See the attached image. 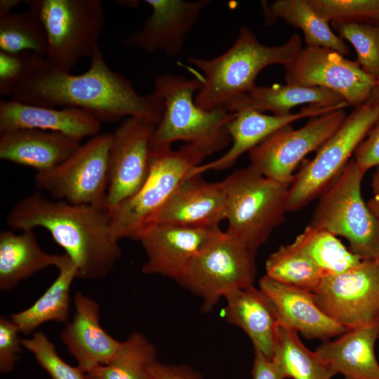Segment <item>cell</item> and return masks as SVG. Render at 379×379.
<instances>
[{
  "label": "cell",
  "mask_w": 379,
  "mask_h": 379,
  "mask_svg": "<svg viewBox=\"0 0 379 379\" xmlns=\"http://www.w3.org/2000/svg\"><path fill=\"white\" fill-rule=\"evenodd\" d=\"M25 72L11 91L13 100L41 107L79 108L100 123L133 117L157 125L164 115V99L154 91L140 95L128 79L109 67L100 49L81 74L59 71L32 52L25 51Z\"/></svg>",
  "instance_id": "obj_1"
},
{
  "label": "cell",
  "mask_w": 379,
  "mask_h": 379,
  "mask_svg": "<svg viewBox=\"0 0 379 379\" xmlns=\"http://www.w3.org/2000/svg\"><path fill=\"white\" fill-rule=\"evenodd\" d=\"M7 223L14 230H48L76 265L78 279L107 276L121 256L103 207L51 200L38 190L13 206Z\"/></svg>",
  "instance_id": "obj_2"
},
{
  "label": "cell",
  "mask_w": 379,
  "mask_h": 379,
  "mask_svg": "<svg viewBox=\"0 0 379 379\" xmlns=\"http://www.w3.org/2000/svg\"><path fill=\"white\" fill-rule=\"evenodd\" d=\"M301 48L298 33L281 46H266L253 31L241 27L232 46L220 55L187 59L203 74V85L194 98L196 105L207 112L225 109L230 101L256 86V77L263 68L274 64L287 65Z\"/></svg>",
  "instance_id": "obj_3"
},
{
  "label": "cell",
  "mask_w": 379,
  "mask_h": 379,
  "mask_svg": "<svg viewBox=\"0 0 379 379\" xmlns=\"http://www.w3.org/2000/svg\"><path fill=\"white\" fill-rule=\"evenodd\" d=\"M202 85L201 77L166 73L154 78V91L164 99L165 110L151 138V147L182 140L209 156L232 142L227 125L234 112L225 109L207 112L197 107L193 95Z\"/></svg>",
  "instance_id": "obj_4"
},
{
  "label": "cell",
  "mask_w": 379,
  "mask_h": 379,
  "mask_svg": "<svg viewBox=\"0 0 379 379\" xmlns=\"http://www.w3.org/2000/svg\"><path fill=\"white\" fill-rule=\"evenodd\" d=\"M208 155L186 144L178 150L171 145L151 147L149 173L140 190L108 211L112 232L116 239L133 240L157 222L161 210L180 184Z\"/></svg>",
  "instance_id": "obj_5"
},
{
  "label": "cell",
  "mask_w": 379,
  "mask_h": 379,
  "mask_svg": "<svg viewBox=\"0 0 379 379\" xmlns=\"http://www.w3.org/2000/svg\"><path fill=\"white\" fill-rule=\"evenodd\" d=\"M222 182L227 231L255 255L285 220L290 185L263 175L251 165L233 171Z\"/></svg>",
  "instance_id": "obj_6"
},
{
  "label": "cell",
  "mask_w": 379,
  "mask_h": 379,
  "mask_svg": "<svg viewBox=\"0 0 379 379\" xmlns=\"http://www.w3.org/2000/svg\"><path fill=\"white\" fill-rule=\"evenodd\" d=\"M29 11L42 22L48 38L47 62L70 72L83 58L90 59L100 49L105 24L100 0H24Z\"/></svg>",
  "instance_id": "obj_7"
},
{
  "label": "cell",
  "mask_w": 379,
  "mask_h": 379,
  "mask_svg": "<svg viewBox=\"0 0 379 379\" xmlns=\"http://www.w3.org/2000/svg\"><path fill=\"white\" fill-rule=\"evenodd\" d=\"M379 119V86L354 107L338 129L294 175L288 196V211H298L319 197L339 177L350 156Z\"/></svg>",
  "instance_id": "obj_8"
},
{
  "label": "cell",
  "mask_w": 379,
  "mask_h": 379,
  "mask_svg": "<svg viewBox=\"0 0 379 379\" xmlns=\"http://www.w3.org/2000/svg\"><path fill=\"white\" fill-rule=\"evenodd\" d=\"M364 173L350 159L336 180L319 197L310 225L345 237L361 260L379 254V219L364 201Z\"/></svg>",
  "instance_id": "obj_9"
},
{
  "label": "cell",
  "mask_w": 379,
  "mask_h": 379,
  "mask_svg": "<svg viewBox=\"0 0 379 379\" xmlns=\"http://www.w3.org/2000/svg\"><path fill=\"white\" fill-rule=\"evenodd\" d=\"M256 274L255 255L237 237L218 227L178 283L201 298V310L207 313L221 298L253 285Z\"/></svg>",
  "instance_id": "obj_10"
},
{
  "label": "cell",
  "mask_w": 379,
  "mask_h": 379,
  "mask_svg": "<svg viewBox=\"0 0 379 379\" xmlns=\"http://www.w3.org/2000/svg\"><path fill=\"white\" fill-rule=\"evenodd\" d=\"M112 133H99L51 171L36 173L39 191L73 204L105 207L108 187V152Z\"/></svg>",
  "instance_id": "obj_11"
},
{
  "label": "cell",
  "mask_w": 379,
  "mask_h": 379,
  "mask_svg": "<svg viewBox=\"0 0 379 379\" xmlns=\"http://www.w3.org/2000/svg\"><path fill=\"white\" fill-rule=\"evenodd\" d=\"M346 116L338 109L312 117L296 130L291 124L281 128L248 152L250 165L263 175L291 185L296 166L338 129Z\"/></svg>",
  "instance_id": "obj_12"
},
{
  "label": "cell",
  "mask_w": 379,
  "mask_h": 379,
  "mask_svg": "<svg viewBox=\"0 0 379 379\" xmlns=\"http://www.w3.org/2000/svg\"><path fill=\"white\" fill-rule=\"evenodd\" d=\"M314 300L327 316L347 330L379 321V264L375 259L345 272L325 275Z\"/></svg>",
  "instance_id": "obj_13"
},
{
  "label": "cell",
  "mask_w": 379,
  "mask_h": 379,
  "mask_svg": "<svg viewBox=\"0 0 379 379\" xmlns=\"http://www.w3.org/2000/svg\"><path fill=\"white\" fill-rule=\"evenodd\" d=\"M284 67L287 84L330 89L354 107L364 102L379 86V81L366 73L357 61L328 48H302Z\"/></svg>",
  "instance_id": "obj_14"
},
{
  "label": "cell",
  "mask_w": 379,
  "mask_h": 379,
  "mask_svg": "<svg viewBox=\"0 0 379 379\" xmlns=\"http://www.w3.org/2000/svg\"><path fill=\"white\" fill-rule=\"evenodd\" d=\"M156 126L128 117L112 133L105 203L107 211L135 195L146 181L150 168V140Z\"/></svg>",
  "instance_id": "obj_15"
},
{
  "label": "cell",
  "mask_w": 379,
  "mask_h": 379,
  "mask_svg": "<svg viewBox=\"0 0 379 379\" xmlns=\"http://www.w3.org/2000/svg\"><path fill=\"white\" fill-rule=\"evenodd\" d=\"M218 227L200 228L161 222L152 225L138 239L147 255L142 272L179 282L191 261Z\"/></svg>",
  "instance_id": "obj_16"
},
{
  "label": "cell",
  "mask_w": 379,
  "mask_h": 379,
  "mask_svg": "<svg viewBox=\"0 0 379 379\" xmlns=\"http://www.w3.org/2000/svg\"><path fill=\"white\" fill-rule=\"evenodd\" d=\"M152 13L142 28L123 43L147 53L161 51L169 57L182 51L187 34L211 0H145Z\"/></svg>",
  "instance_id": "obj_17"
},
{
  "label": "cell",
  "mask_w": 379,
  "mask_h": 379,
  "mask_svg": "<svg viewBox=\"0 0 379 379\" xmlns=\"http://www.w3.org/2000/svg\"><path fill=\"white\" fill-rule=\"evenodd\" d=\"M75 312L60 333V340L85 373L108 364L121 342L108 334L100 324V306L82 293L74 297Z\"/></svg>",
  "instance_id": "obj_18"
},
{
  "label": "cell",
  "mask_w": 379,
  "mask_h": 379,
  "mask_svg": "<svg viewBox=\"0 0 379 379\" xmlns=\"http://www.w3.org/2000/svg\"><path fill=\"white\" fill-rule=\"evenodd\" d=\"M338 109L343 108L311 104L297 113L291 112L284 115H267L253 109L234 112L233 118L227 125V131L232 140L230 148L218 159L196 166L187 175L201 174L210 170L227 169L244 153L248 152L281 128L300 119L317 117Z\"/></svg>",
  "instance_id": "obj_19"
},
{
  "label": "cell",
  "mask_w": 379,
  "mask_h": 379,
  "mask_svg": "<svg viewBox=\"0 0 379 379\" xmlns=\"http://www.w3.org/2000/svg\"><path fill=\"white\" fill-rule=\"evenodd\" d=\"M225 215L226 197L222 181L208 182L197 174L185 177L157 222L213 229L219 227Z\"/></svg>",
  "instance_id": "obj_20"
},
{
  "label": "cell",
  "mask_w": 379,
  "mask_h": 379,
  "mask_svg": "<svg viewBox=\"0 0 379 379\" xmlns=\"http://www.w3.org/2000/svg\"><path fill=\"white\" fill-rule=\"evenodd\" d=\"M259 287L272 301L279 325L300 332L307 338L324 341L347 331L318 307L312 292L282 284L267 275L260 279Z\"/></svg>",
  "instance_id": "obj_21"
},
{
  "label": "cell",
  "mask_w": 379,
  "mask_h": 379,
  "mask_svg": "<svg viewBox=\"0 0 379 379\" xmlns=\"http://www.w3.org/2000/svg\"><path fill=\"white\" fill-rule=\"evenodd\" d=\"M101 123L75 107H48L15 100L0 101V135L18 129L60 132L82 140L100 133Z\"/></svg>",
  "instance_id": "obj_22"
},
{
  "label": "cell",
  "mask_w": 379,
  "mask_h": 379,
  "mask_svg": "<svg viewBox=\"0 0 379 379\" xmlns=\"http://www.w3.org/2000/svg\"><path fill=\"white\" fill-rule=\"evenodd\" d=\"M81 140L56 131L18 129L0 137V159L36 173L53 170L81 145Z\"/></svg>",
  "instance_id": "obj_23"
},
{
  "label": "cell",
  "mask_w": 379,
  "mask_h": 379,
  "mask_svg": "<svg viewBox=\"0 0 379 379\" xmlns=\"http://www.w3.org/2000/svg\"><path fill=\"white\" fill-rule=\"evenodd\" d=\"M224 298L225 320L247 334L254 350L272 359L279 321L271 299L253 285L232 291Z\"/></svg>",
  "instance_id": "obj_24"
},
{
  "label": "cell",
  "mask_w": 379,
  "mask_h": 379,
  "mask_svg": "<svg viewBox=\"0 0 379 379\" xmlns=\"http://www.w3.org/2000/svg\"><path fill=\"white\" fill-rule=\"evenodd\" d=\"M378 337L379 321L347 330L334 341L325 340L316 352L345 379H379L374 353Z\"/></svg>",
  "instance_id": "obj_25"
},
{
  "label": "cell",
  "mask_w": 379,
  "mask_h": 379,
  "mask_svg": "<svg viewBox=\"0 0 379 379\" xmlns=\"http://www.w3.org/2000/svg\"><path fill=\"white\" fill-rule=\"evenodd\" d=\"M302 104H314L325 107H345V99L328 88L295 85L275 84L255 86L251 91L230 101L225 109L230 112L253 109L260 112H272L276 115L291 113L290 109Z\"/></svg>",
  "instance_id": "obj_26"
},
{
  "label": "cell",
  "mask_w": 379,
  "mask_h": 379,
  "mask_svg": "<svg viewBox=\"0 0 379 379\" xmlns=\"http://www.w3.org/2000/svg\"><path fill=\"white\" fill-rule=\"evenodd\" d=\"M58 254L43 251L34 230L16 234L13 230L0 232V290L10 291L20 281L54 265Z\"/></svg>",
  "instance_id": "obj_27"
},
{
  "label": "cell",
  "mask_w": 379,
  "mask_h": 379,
  "mask_svg": "<svg viewBox=\"0 0 379 379\" xmlns=\"http://www.w3.org/2000/svg\"><path fill=\"white\" fill-rule=\"evenodd\" d=\"M58 274L45 292L29 307L13 314L10 319L24 335L32 333L49 322H66L69 316L70 288L78 270L67 254H58Z\"/></svg>",
  "instance_id": "obj_28"
},
{
  "label": "cell",
  "mask_w": 379,
  "mask_h": 379,
  "mask_svg": "<svg viewBox=\"0 0 379 379\" xmlns=\"http://www.w3.org/2000/svg\"><path fill=\"white\" fill-rule=\"evenodd\" d=\"M261 5L267 25L278 18L302 30L307 46H320L333 49L341 55H349L345 41L335 34L330 22L320 16L310 5L308 0H276Z\"/></svg>",
  "instance_id": "obj_29"
},
{
  "label": "cell",
  "mask_w": 379,
  "mask_h": 379,
  "mask_svg": "<svg viewBox=\"0 0 379 379\" xmlns=\"http://www.w3.org/2000/svg\"><path fill=\"white\" fill-rule=\"evenodd\" d=\"M158 361L154 345L141 333H132L112 360L86 373V379H152Z\"/></svg>",
  "instance_id": "obj_30"
},
{
  "label": "cell",
  "mask_w": 379,
  "mask_h": 379,
  "mask_svg": "<svg viewBox=\"0 0 379 379\" xmlns=\"http://www.w3.org/2000/svg\"><path fill=\"white\" fill-rule=\"evenodd\" d=\"M272 360L284 379H331L336 374L316 352L301 343L296 332L281 325Z\"/></svg>",
  "instance_id": "obj_31"
},
{
  "label": "cell",
  "mask_w": 379,
  "mask_h": 379,
  "mask_svg": "<svg viewBox=\"0 0 379 379\" xmlns=\"http://www.w3.org/2000/svg\"><path fill=\"white\" fill-rule=\"evenodd\" d=\"M293 244L326 274H338L359 266L362 260L348 251L335 235L308 225Z\"/></svg>",
  "instance_id": "obj_32"
},
{
  "label": "cell",
  "mask_w": 379,
  "mask_h": 379,
  "mask_svg": "<svg viewBox=\"0 0 379 379\" xmlns=\"http://www.w3.org/2000/svg\"><path fill=\"white\" fill-rule=\"evenodd\" d=\"M267 277L282 284L314 292L324 272L293 243L281 246L265 263Z\"/></svg>",
  "instance_id": "obj_33"
},
{
  "label": "cell",
  "mask_w": 379,
  "mask_h": 379,
  "mask_svg": "<svg viewBox=\"0 0 379 379\" xmlns=\"http://www.w3.org/2000/svg\"><path fill=\"white\" fill-rule=\"evenodd\" d=\"M0 51L11 53L29 51L46 57L48 38L39 18L30 11L1 15Z\"/></svg>",
  "instance_id": "obj_34"
},
{
  "label": "cell",
  "mask_w": 379,
  "mask_h": 379,
  "mask_svg": "<svg viewBox=\"0 0 379 379\" xmlns=\"http://www.w3.org/2000/svg\"><path fill=\"white\" fill-rule=\"evenodd\" d=\"M330 23L339 36L354 46L357 55L356 61L361 68L379 81V22Z\"/></svg>",
  "instance_id": "obj_35"
},
{
  "label": "cell",
  "mask_w": 379,
  "mask_h": 379,
  "mask_svg": "<svg viewBox=\"0 0 379 379\" xmlns=\"http://www.w3.org/2000/svg\"><path fill=\"white\" fill-rule=\"evenodd\" d=\"M328 22H379V0H308Z\"/></svg>",
  "instance_id": "obj_36"
},
{
  "label": "cell",
  "mask_w": 379,
  "mask_h": 379,
  "mask_svg": "<svg viewBox=\"0 0 379 379\" xmlns=\"http://www.w3.org/2000/svg\"><path fill=\"white\" fill-rule=\"evenodd\" d=\"M22 344L51 379H86L78 366H70L58 355L55 345L44 332H34L31 338L22 339Z\"/></svg>",
  "instance_id": "obj_37"
},
{
  "label": "cell",
  "mask_w": 379,
  "mask_h": 379,
  "mask_svg": "<svg viewBox=\"0 0 379 379\" xmlns=\"http://www.w3.org/2000/svg\"><path fill=\"white\" fill-rule=\"evenodd\" d=\"M16 324L8 318H0V371H13L18 360V354L22 352V339Z\"/></svg>",
  "instance_id": "obj_38"
},
{
  "label": "cell",
  "mask_w": 379,
  "mask_h": 379,
  "mask_svg": "<svg viewBox=\"0 0 379 379\" xmlns=\"http://www.w3.org/2000/svg\"><path fill=\"white\" fill-rule=\"evenodd\" d=\"M25 51L11 53L0 51V93L10 96L25 69Z\"/></svg>",
  "instance_id": "obj_39"
},
{
  "label": "cell",
  "mask_w": 379,
  "mask_h": 379,
  "mask_svg": "<svg viewBox=\"0 0 379 379\" xmlns=\"http://www.w3.org/2000/svg\"><path fill=\"white\" fill-rule=\"evenodd\" d=\"M354 155L353 159L364 173L379 166V119L359 145Z\"/></svg>",
  "instance_id": "obj_40"
},
{
  "label": "cell",
  "mask_w": 379,
  "mask_h": 379,
  "mask_svg": "<svg viewBox=\"0 0 379 379\" xmlns=\"http://www.w3.org/2000/svg\"><path fill=\"white\" fill-rule=\"evenodd\" d=\"M152 379H203L201 375L185 364H155Z\"/></svg>",
  "instance_id": "obj_41"
},
{
  "label": "cell",
  "mask_w": 379,
  "mask_h": 379,
  "mask_svg": "<svg viewBox=\"0 0 379 379\" xmlns=\"http://www.w3.org/2000/svg\"><path fill=\"white\" fill-rule=\"evenodd\" d=\"M251 375V379H284L273 361L258 350H255Z\"/></svg>",
  "instance_id": "obj_42"
},
{
  "label": "cell",
  "mask_w": 379,
  "mask_h": 379,
  "mask_svg": "<svg viewBox=\"0 0 379 379\" xmlns=\"http://www.w3.org/2000/svg\"><path fill=\"white\" fill-rule=\"evenodd\" d=\"M371 185L373 197L367 201L366 205L370 211L379 219V166L375 167Z\"/></svg>",
  "instance_id": "obj_43"
},
{
  "label": "cell",
  "mask_w": 379,
  "mask_h": 379,
  "mask_svg": "<svg viewBox=\"0 0 379 379\" xmlns=\"http://www.w3.org/2000/svg\"><path fill=\"white\" fill-rule=\"evenodd\" d=\"M22 2L20 0H1L0 16L12 13V9Z\"/></svg>",
  "instance_id": "obj_44"
},
{
  "label": "cell",
  "mask_w": 379,
  "mask_h": 379,
  "mask_svg": "<svg viewBox=\"0 0 379 379\" xmlns=\"http://www.w3.org/2000/svg\"><path fill=\"white\" fill-rule=\"evenodd\" d=\"M375 260L378 262V263L379 264V254L378 255V256L375 258Z\"/></svg>",
  "instance_id": "obj_45"
}]
</instances>
